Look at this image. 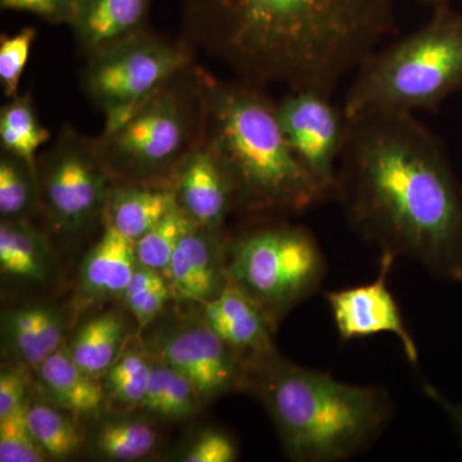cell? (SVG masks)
Wrapping results in <instances>:
<instances>
[{
  "label": "cell",
  "mask_w": 462,
  "mask_h": 462,
  "mask_svg": "<svg viewBox=\"0 0 462 462\" xmlns=\"http://www.w3.org/2000/svg\"><path fill=\"white\" fill-rule=\"evenodd\" d=\"M348 120L334 199L349 226L382 254L462 281V181L442 139L413 114Z\"/></svg>",
  "instance_id": "obj_1"
},
{
  "label": "cell",
  "mask_w": 462,
  "mask_h": 462,
  "mask_svg": "<svg viewBox=\"0 0 462 462\" xmlns=\"http://www.w3.org/2000/svg\"><path fill=\"white\" fill-rule=\"evenodd\" d=\"M182 41L236 79L333 96L396 29L397 0H180Z\"/></svg>",
  "instance_id": "obj_2"
},
{
  "label": "cell",
  "mask_w": 462,
  "mask_h": 462,
  "mask_svg": "<svg viewBox=\"0 0 462 462\" xmlns=\"http://www.w3.org/2000/svg\"><path fill=\"white\" fill-rule=\"evenodd\" d=\"M202 81V143L229 176L236 207L297 214L330 199L298 160L263 87L220 80L205 69Z\"/></svg>",
  "instance_id": "obj_3"
},
{
  "label": "cell",
  "mask_w": 462,
  "mask_h": 462,
  "mask_svg": "<svg viewBox=\"0 0 462 462\" xmlns=\"http://www.w3.org/2000/svg\"><path fill=\"white\" fill-rule=\"evenodd\" d=\"M248 385L269 410L294 461L348 460L372 445L394 411L387 389L340 382L275 351L251 364Z\"/></svg>",
  "instance_id": "obj_4"
},
{
  "label": "cell",
  "mask_w": 462,
  "mask_h": 462,
  "mask_svg": "<svg viewBox=\"0 0 462 462\" xmlns=\"http://www.w3.org/2000/svg\"><path fill=\"white\" fill-rule=\"evenodd\" d=\"M462 88V14L434 8L425 25L356 69L342 107L348 118L374 112L433 111Z\"/></svg>",
  "instance_id": "obj_5"
},
{
  "label": "cell",
  "mask_w": 462,
  "mask_h": 462,
  "mask_svg": "<svg viewBox=\"0 0 462 462\" xmlns=\"http://www.w3.org/2000/svg\"><path fill=\"white\" fill-rule=\"evenodd\" d=\"M205 121L202 69L193 65L114 129L97 147L116 180L171 188L173 176L200 143Z\"/></svg>",
  "instance_id": "obj_6"
},
{
  "label": "cell",
  "mask_w": 462,
  "mask_h": 462,
  "mask_svg": "<svg viewBox=\"0 0 462 462\" xmlns=\"http://www.w3.org/2000/svg\"><path fill=\"white\" fill-rule=\"evenodd\" d=\"M229 282L279 321L318 293L327 260L315 234L300 225L276 223L252 227L226 247Z\"/></svg>",
  "instance_id": "obj_7"
},
{
  "label": "cell",
  "mask_w": 462,
  "mask_h": 462,
  "mask_svg": "<svg viewBox=\"0 0 462 462\" xmlns=\"http://www.w3.org/2000/svg\"><path fill=\"white\" fill-rule=\"evenodd\" d=\"M193 58L184 41H170L145 27L88 56L81 81L105 115V130L114 129L193 65Z\"/></svg>",
  "instance_id": "obj_8"
},
{
  "label": "cell",
  "mask_w": 462,
  "mask_h": 462,
  "mask_svg": "<svg viewBox=\"0 0 462 462\" xmlns=\"http://www.w3.org/2000/svg\"><path fill=\"white\" fill-rule=\"evenodd\" d=\"M42 205L51 226L71 234L105 221L106 207L116 179L100 156L96 139L71 126L38 158Z\"/></svg>",
  "instance_id": "obj_9"
},
{
  "label": "cell",
  "mask_w": 462,
  "mask_h": 462,
  "mask_svg": "<svg viewBox=\"0 0 462 462\" xmlns=\"http://www.w3.org/2000/svg\"><path fill=\"white\" fill-rule=\"evenodd\" d=\"M276 112L298 160L334 199L337 172L348 135L349 120L331 94L316 89H288Z\"/></svg>",
  "instance_id": "obj_10"
},
{
  "label": "cell",
  "mask_w": 462,
  "mask_h": 462,
  "mask_svg": "<svg viewBox=\"0 0 462 462\" xmlns=\"http://www.w3.org/2000/svg\"><path fill=\"white\" fill-rule=\"evenodd\" d=\"M157 346L161 361L187 376L202 401L248 384V361L206 321L167 331Z\"/></svg>",
  "instance_id": "obj_11"
},
{
  "label": "cell",
  "mask_w": 462,
  "mask_h": 462,
  "mask_svg": "<svg viewBox=\"0 0 462 462\" xmlns=\"http://www.w3.org/2000/svg\"><path fill=\"white\" fill-rule=\"evenodd\" d=\"M396 257L380 254L379 275L372 282L328 291L334 324L343 342L392 334L400 340L410 363H419V349L407 329L397 300L388 288V276Z\"/></svg>",
  "instance_id": "obj_12"
},
{
  "label": "cell",
  "mask_w": 462,
  "mask_h": 462,
  "mask_svg": "<svg viewBox=\"0 0 462 462\" xmlns=\"http://www.w3.org/2000/svg\"><path fill=\"white\" fill-rule=\"evenodd\" d=\"M176 205L194 224L217 231L236 207V190L214 153L200 143L185 158L171 182Z\"/></svg>",
  "instance_id": "obj_13"
},
{
  "label": "cell",
  "mask_w": 462,
  "mask_h": 462,
  "mask_svg": "<svg viewBox=\"0 0 462 462\" xmlns=\"http://www.w3.org/2000/svg\"><path fill=\"white\" fill-rule=\"evenodd\" d=\"M169 278L175 293L205 305L226 287V248L216 231L191 223L170 263Z\"/></svg>",
  "instance_id": "obj_14"
},
{
  "label": "cell",
  "mask_w": 462,
  "mask_h": 462,
  "mask_svg": "<svg viewBox=\"0 0 462 462\" xmlns=\"http://www.w3.org/2000/svg\"><path fill=\"white\" fill-rule=\"evenodd\" d=\"M205 321L249 364L275 351L273 327L251 297L229 282L218 296L205 305Z\"/></svg>",
  "instance_id": "obj_15"
},
{
  "label": "cell",
  "mask_w": 462,
  "mask_h": 462,
  "mask_svg": "<svg viewBox=\"0 0 462 462\" xmlns=\"http://www.w3.org/2000/svg\"><path fill=\"white\" fill-rule=\"evenodd\" d=\"M152 0H75L71 27L83 53L94 51L145 29Z\"/></svg>",
  "instance_id": "obj_16"
},
{
  "label": "cell",
  "mask_w": 462,
  "mask_h": 462,
  "mask_svg": "<svg viewBox=\"0 0 462 462\" xmlns=\"http://www.w3.org/2000/svg\"><path fill=\"white\" fill-rule=\"evenodd\" d=\"M175 205L171 188L116 180L109 193L105 221L135 243Z\"/></svg>",
  "instance_id": "obj_17"
},
{
  "label": "cell",
  "mask_w": 462,
  "mask_h": 462,
  "mask_svg": "<svg viewBox=\"0 0 462 462\" xmlns=\"http://www.w3.org/2000/svg\"><path fill=\"white\" fill-rule=\"evenodd\" d=\"M136 264L135 243L125 238L105 221L102 236L85 258L81 270L85 296L123 297Z\"/></svg>",
  "instance_id": "obj_18"
},
{
  "label": "cell",
  "mask_w": 462,
  "mask_h": 462,
  "mask_svg": "<svg viewBox=\"0 0 462 462\" xmlns=\"http://www.w3.org/2000/svg\"><path fill=\"white\" fill-rule=\"evenodd\" d=\"M39 374L54 403L75 415H93L102 409L105 391L96 376L85 372L69 352L58 349L42 364Z\"/></svg>",
  "instance_id": "obj_19"
},
{
  "label": "cell",
  "mask_w": 462,
  "mask_h": 462,
  "mask_svg": "<svg viewBox=\"0 0 462 462\" xmlns=\"http://www.w3.org/2000/svg\"><path fill=\"white\" fill-rule=\"evenodd\" d=\"M9 342L26 366L39 370L62 342L60 315L47 307H27L9 312L5 322Z\"/></svg>",
  "instance_id": "obj_20"
},
{
  "label": "cell",
  "mask_w": 462,
  "mask_h": 462,
  "mask_svg": "<svg viewBox=\"0 0 462 462\" xmlns=\"http://www.w3.org/2000/svg\"><path fill=\"white\" fill-rule=\"evenodd\" d=\"M47 240L26 218H2L0 270L23 281H42L47 273Z\"/></svg>",
  "instance_id": "obj_21"
},
{
  "label": "cell",
  "mask_w": 462,
  "mask_h": 462,
  "mask_svg": "<svg viewBox=\"0 0 462 462\" xmlns=\"http://www.w3.org/2000/svg\"><path fill=\"white\" fill-rule=\"evenodd\" d=\"M126 325L117 312L107 311L85 322L76 333L69 354L85 372L97 376L107 372L120 354Z\"/></svg>",
  "instance_id": "obj_22"
},
{
  "label": "cell",
  "mask_w": 462,
  "mask_h": 462,
  "mask_svg": "<svg viewBox=\"0 0 462 462\" xmlns=\"http://www.w3.org/2000/svg\"><path fill=\"white\" fill-rule=\"evenodd\" d=\"M29 96H17L0 109V143L3 151L38 165L36 152L50 141Z\"/></svg>",
  "instance_id": "obj_23"
},
{
  "label": "cell",
  "mask_w": 462,
  "mask_h": 462,
  "mask_svg": "<svg viewBox=\"0 0 462 462\" xmlns=\"http://www.w3.org/2000/svg\"><path fill=\"white\" fill-rule=\"evenodd\" d=\"M38 203H42L38 165L3 151L0 158L2 218H25Z\"/></svg>",
  "instance_id": "obj_24"
},
{
  "label": "cell",
  "mask_w": 462,
  "mask_h": 462,
  "mask_svg": "<svg viewBox=\"0 0 462 462\" xmlns=\"http://www.w3.org/2000/svg\"><path fill=\"white\" fill-rule=\"evenodd\" d=\"M157 434L148 422L121 419L105 422L94 437L100 454L116 461H134L153 451Z\"/></svg>",
  "instance_id": "obj_25"
},
{
  "label": "cell",
  "mask_w": 462,
  "mask_h": 462,
  "mask_svg": "<svg viewBox=\"0 0 462 462\" xmlns=\"http://www.w3.org/2000/svg\"><path fill=\"white\" fill-rule=\"evenodd\" d=\"M29 424L36 442L51 457H69L83 445V437L75 421L50 404H30Z\"/></svg>",
  "instance_id": "obj_26"
},
{
  "label": "cell",
  "mask_w": 462,
  "mask_h": 462,
  "mask_svg": "<svg viewBox=\"0 0 462 462\" xmlns=\"http://www.w3.org/2000/svg\"><path fill=\"white\" fill-rule=\"evenodd\" d=\"M191 223L193 221L184 214L180 207L173 206L148 233L136 240L138 263L157 272L167 273L182 234Z\"/></svg>",
  "instance_id": "obj_27"
},
{
  "label": "cell",
  "mask_w": 462,
  "mask_h": 462,
  "mask_svg": "<svg viewBox=\"0 0 462 462\" xmlns=\"http://www.w3.org/2000/svg\"><path fill=\"white\" fill-rule=\"evenodd\" d=\"M30 401L0 418V461L42 462L44 451L32 436L29 424Z\"/></svg>",
  "instance_id": "obj_28"
},
{
  "label": "cell",
  "mask_w": 462,
  "mask_h": 462,
  "mask_svg": "<svg viewBox=\"0 0 462 462\" xmlns=\"http://www.w3.org/2000/svg\"><path fill=\"white\" fill-rule=\"evenodd\" d=\"M35 38L36 32L32 27H23L14 35H2L0 39V85L9 99L18 96L21 76Z\"/></svg>",
  "instance_id": "obj_29"
},
{
  "label": "cell",
  "mask_w": 462,
  "mask_h": 462,
  "mask_svg": "<svg viewBox=\"0 0 462 462\" xmlns=\"http://www.w3.org/2000/svg\"><path fill=\"white\" fill-rule=\"evenodd\" d=\"M163 365V392L156 415L165 419L188 418L199 406V392L187 376L169 365Z\"/></svg>",
  "instance_id": "obj_30"
},
{
  "label": "cell",
  "mask_w": 462,
  "mask_h": 462,
  "mask_svg": "<svg viewBox=\"0 0 462 462\" xmlns=\"http://www.w3.org/2000/svg\"><path fill=\"white\" fill-rule=\"evenodd\" d=\"M3 11L26 12L51 25H69L75 0H0Z\"/></svg>",
  "instance_id": "obj_31"
},
{
  "label": "cell",
  "mask_w": 462,
  "mask_h": 462,
  "mask_svg": "<svg viewBox=\"0 0 462 462\" xmlns=\"http://www.w3.org/2000/svg\"><path fill=\"white\" fill-rule=\"evenodd\" d=\"M236 443L223 431L207 430L188 449L182 460L187 462H231L236 461Z\"/></svg>",
  "instance_id": "obj_32"
},
{
  "label": "cell",
  "mask_w": 462,
  "mask_h": 462,
  "mask_svg": "<svg viewBox=\"0 0 462 462\" xmlns=\"http://www.w3.org/2000/svg\"><path fill=\"white\" fill-rule=\"evenodd\" d=\"M170 296H171V291L165 282L158 287L139 291L133 296L125 297L124 300L136 322L141 327H147L149 322L162 311Z\"/></svg>",
  "instance_id": "obj_33"
},
{
  "label": "cell",
  "mask_w": 462,
  "mask_h": 462,
  "mask_svg": "<svg viewBox=\"0 0 462 462\" xmlns=\"http://www.w3.org/2000/svg\"><path fill=\"white\" fill-rule=\"evenodd\" d=\"M29 374L26 367H5L0 374V418H5L25 402Z\"/></svg>",
  "instance_id": "obj_34"
},
{
  "label": "cell",
  "mask_w": 462,
  "mask_h": 462,
  "mask_svg": "<svg viewBox=\"0 0 462 462\" xmlns=\"http://www.w3.org/2000/svg\"><path fill=\"white\" fill-rule=\"evenodd\" d=\"M424 389L427 396L430 397V400H433L434 402L439 404V406L448 413L449 418H451L452 421L455 422V425L457 427L462 437V406L449 402L443 394H440L439 392H438V389L431 387V385L427 384Z\"/></svg>",
  "instance_id": "obj_35"
},
{
  "label": "cell",
  "mask_w": 462,
  "mask_h": 462,
  "mask_svg": "<svg viewBox=\"0 0 462 462\" xmlns=\"http://www.w3.org/2000/svg\"><path fill=\"white\" fill-rule=\"evenodd\" d=\"M422 5H431V7H439V5H448L449 0H420Z\"/></svg>",
  "instance_id": "obj_36"
}]
</instances>
